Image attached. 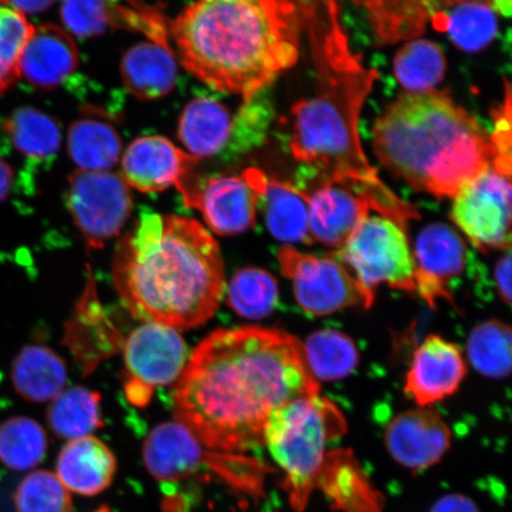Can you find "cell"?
Masks as SVG:
<instances>
[{"instance_id": "6da1fadb", "label": "cell", "mask_w": 512, "mask_h": 512, "mask_svg": "<svg viewBox=\"0 0 512 512\" xmlns=\"http://www.w3.org/2000/svg\"><path fill=\"white\" fill-rule=\"evenodd\" d=\"M319 393L303 344L287 332L220 329L197 345L177 380L176 421L210 451L247 452L264 437L268 416L288 400Z\"/></svg>"}, {"instance_id": "7a4b0ae2", "label": "cell", "mask_w": 512, "mask_h": 512, "mask_svg": "<svg viewBox=\"0 0 512 512\" xmlns=\"http://www.w3.org/2000/svg\"><path fill=\"white\" fill-rule=\"evenodd\" d=\"M115 290L134 318L172 329L203 325L222 302L219 243L189 217L146 213L118 243Z\"/></svg>"}, {"instance_id": "3957f363", "label": "cell", "mask_w": 512, "mask_h": 512, "mask_svg": "<svg viewBox=\"0 0 512 512\" xmlns=\"http://www.w3.org/2000/svg\"><path fill=\"white\" fill-rule=\"evenodd\" d=\"M325 18L316 47L317 93L292 110L293 157L304 164L305 181L350 185L375 208L393 207L399 198L369 163L360 136L362 107L377 73L352 53L338 21L337 0H325Z\"/></svg>"}, {"instance_id": "277c9868", "label": "cell", "mask_w": 512, "mask_h": 512, "mask_svg": "<svg viewBox=\"0 0 512 512\" xmlns=\"http://www.w3.org/2000/svg\"><path fill=\"white\" fill-rule=\"evenodd\" d=\"M169 30L188 72L243 100L299 59L300 21L291 0H196Z\"/></svg>"}, {"instance_id": "5b68a950", "label": "cell", "mask_w": 512, "mask_h": 512, "mask_svg": "<svg viewBox=\"0 0 512 512\" xmlns=\"http://www.w3.org/2000/svg\"><path fill=\"white\" fill-rule=\"evenodd\" d=\"M373 132L384 168L439 200L456 196L496 159L485 128L444 92L399 96Z\"/></svg>"}, {"instance_id": "8992f818", "label": "cell", "mask_w": 512, "mask_h": 512, "mask_svg": "<svg viewBox=\"0 0 512 512\" xmlns=\"http://www.w3.org/2000/svg\"><path fill=\"white\" fill-rule=\"evenodd\" d=\"M347 431L335 403L317 394L298 396L275 408L264 428V443L285 473L293 508L303 511L322 470L326 446Z\"/></svg>"}, {"instance_id": "52a82bcc", "label": "cell", "mask_w": 512, "mask_h": 512, "mask_svg": "<svg viewBox=\"0 0 512 512\" xmlns=\"http://www.w3.org/2000/svg\"><path fill=\"white\" fill-rule=\"evenodd\" d=\"M332 254L371 296L375 297L376 287L382 284L415 293L416 264L406 226L390 217L369 214Z\"/></svg>"}, {"instance_id": "ba28073f", "label": "cell", "mask_w": 512, "mask_h": 512, "mask_svg": "<svg viewBox=\"0 0 512 512\" xmlns=\"http://www.w3.org/2000/svg\"><path fill=\"white\" fill-rule=\"evenodd\" d=\"M281 273L291 280L294 297L311 316H328L348 307L374 303L355 275L334 254L318 256L285 246L278 253Z\"/></svg>"}, {"instance_id": "9c48e42d", "label": "cell", "mask_w": 512, "mask_h": 512, "mask_svg": "<svg viewBox=\"0 0 512 512\" xmlns=\"http://www.w3.org/2000/svg\"><path fill=\"white\" fill-rule=\"evenodd\" d=\"M268 178L259 169L240 175L200 178L191 171L177 185L185 206L200 210L210 230L221 236L248 232L255 226L256 211Z\"/></svg>"}, {"instance_id": "30bf717a", "label": "cell", "mask_w": 512, "mask_h": 512, "mask_svg": "<svg viewBox=\"0 0 512 512\" xmlns=\"http://www.w3.org/2000/svg\"><path fill=\"white\" fill-rule=\"evenodd\" d=\"M125 395L131 405H149L155 389L169 386L182 375L188 362V348L176 329L145 323L126 339Z\"/></svg>"}, {"instance_id": "8fae6325", "label": "cell", "mask_w": 512, "mask_h": 512, "mask_svg": "<svg viewBox=\"0 0 512 512\" xmlns=\"http://www.w3.org/2000/svg\"><path fill=\"white\" fill-rule=\"evenodd\" d=\"M67 206L89 247L98 249L119 235L133 208L130 187L110 171H75L69 177Z\"/></svg>"}, {"instance_id": "7c38bea8", "label": "cell", "mask_w": 512, "mask_h": 512, "mask_svg": "<svg viewBox=\"0 0 512 512\" xmlns=\"http://www.w3.org/2000/svg\"><path fill=\"white\" fill-rule=\"evenodd\" d=\"M510 179L489 168L464 184L453 197L452 220L479 251L510 249Z\"/></svg>"}, {"instance_id": "4fadbf2b", "label": "cell", "mask_w": 512, "mask_h": 512, "mask_svg": "<svg viewBox=\"0 0 512 512\" xmlns=\"http://www.w3.org/2000/svg\"><path fill=\"white\" fill-rule=\"evenodd\" d=\"M215 458L216 452L204 447L178 421L158 425L144 441L146 469L162 484L165 494L203 471L215 472Z\"/></svg>"}, {"instance_id": "5bb4252c", "label": "cell", "mask_w": 512, "mask_h": 512, "mask_svg": "<svg viewBox=\"0 0 512 512\" xmlns=\"http://www.w3.org/2000/svg\"><path fill=\"white\" fill-rule=\"evenodd\" d=\"M61 18L73 35L88 38L98 36L108 28L142 32L152 42L169 44L170 31L163 12L136 0H63Z\"/></svg>"}, {"instance_id": "9a60e30c", "label": "cell", "mask_w": 512, "mask_h": 512, "mask_svg": "<svg viewBox=\"0 0 512 512\" xmlns=\"http://www.w3.org/2000/svg\"><path fill=\"white\" fill-rule=\"evenodd\" d=\"M413 254L415 293L431 306L440 299L451 300L447 285L465 268L467 249L462 235L447 224H430L421 230Z\"/></svg>"}, {"instance_id": "2e32d148", "label": "cell", "mask_w": 512, "mask_h": 512, "mask_svg": "<svg viewBox=\"0 0 512 512\" xmlns=\"http://www.w3.org/2000/svg\"><path fill=\"white\" fill-rule=\"evenodd\" d=\"M200 158L184 152L160 136L142 137L128 146L121 170L128 187L145 194L164 191L177 185L194 171Z\"/></svg>"}, {"instance_id": "e0dca14e", "label": "cell", "mask_w": 512, "mask_h": 512, "mask_svg": "<svg viewBox=\"0 0 512 512\" xmlns=\"http://www.w3.org/2000/svg\"><path fill=\"white\" fill-rule=\"evenodd\" d=\"M466 375V364L456 344L428 336L414 352L405 390L419 407H430L456 393Z\"/></svg>"}, {"instance_id": "ac0fdd59", "label": "cell", "mask_w": 512, "mask_h": 512, "mask_svg": "<svg viewBox=\"0 0 512 512\" xmlns=\"http://www.w3.org/2000/svg\"><path fill=\"white\" fill-rule=\"evenodd\" d=\"M386 445L390 456L408 469L437 464L451 446V431L430 407L401 413L389 422Z\"/></svg>"}, {"instance_id": "d6986e66", "label": "cell", "mask_w": 512, "mask_h": 512, "mask_svg": "<svg viewBox=\"0 0 512 512\" xmlns=\"http://www.w3.org/2000/svg\"><path fill=\"white\" fill-rule=\"evenodd\" d=\"M306 196L312 241L335 251L344 245L371 211L366 196L341 183H318Z\"/></svg>"}, {"instance_id": "ffe728a7", "label": "cell", "mask_w": 512, "mask_h": 512, "mask_svg": "<svg viewBox=\"0 0 512 512\" xmlns=\"http://www.w3.org/2000/svg\"><path fill=\"white\" fill-rule=\"evenodd\" d=\"M78 47L69 32L53 24L34 28L19 62V78L32 86L53 88L78 68Z\"/></svg>"}, {"instance_id": "44dd1931", "label": "cell", "mask_w": 512, "mask_h": 512, "mask_svg": "<svg viewBox=\"0 0 512 512\" xmlns=\"http://www.w3.org/2000/svg\"><path fill=\"white\" fill-rule=\"evenodd\" d=\"M56 470L67 490L82 496H95L112 484L117 459L107 445L89 435L70 440L63 447Z\"/></svg>"}, {"instance_id": "7402d4cb", "label": "cell", "mask_w": 512, "mask_h": 512, "mask_svg": "<svg viewBox=\"0 0 512 512\" xmlns=\"http://www.w3.org/2000/svg\"><path fill=\"white\" fill-rule=\"evenodd\" d=\"M95 288L89 283L75 315L68 323L66 341L85 373H91L96 366L121 347V336L95 296Z\"/></svg>"}, {"instance_id": "603a6c76", "label": "cell", "mask_w": 512, "mask_h": 512, "mask_svg": "<svg viewBox=\"0 0 512 512\" xmlns=\"http://www.w3.org/2000/svg\"><path fill=\"white\" fill-rule=\"evenodd\" d=\"M121 76L128 92L142 100L168 95L175 86L177 64L168 44L146 42L126 51Z\"/></svg>"}, {"instance_id": "cb8c5ba5", "label": "cell", "mask_w": 512, "mask_h": 512, "mask_svg": "<svg viewBox=\"0 0 512 512\" xmlns=\"http://www.w3.org/2000/svg\"><path fill=\"white\" fill-rule=\"evenodd\" d=\"M11 382L25 400L53 401L66 387V363L44 345H27L11 364Z\"/></svg>"}, {"instance_id": "d4e9b609", "label": "cell", "mask_w": 512, "mask_h": 512, "mask_svg": "<svg viewBox=\"0 0 512 512\" xmlns=\"http://www.w3.org/2000/svg\"><path fill=\"white\" fill-rule=\"evenodd\" d=\"M232 124V115L221 102L197 98L185 107L179 119L178 138L189 155L211 157L226 147Z\"/></svg>"}, {"instance_id": "484cf974", "label": "cell", "mask_w": 512, "mask_h": 512, "mask_svg": "<svg viewBox=\"0 0 512 512\" xmlns=\"http://www.w3.org/2000/svg\"><path fill=\"white\" fill-rule=\"evenodd\" d=\"M366 16L377 46H388L424 34L432 21L422 0H354Z\"/></svg>"}, {"instance_id": "4316f807", "label": "cell", "mask_w": 512, "mask_h": 512, "mask_svg": "<svg viewBox=\"0 0 512 512\" xmlns=\"http://www.w3.org/2000/svg\"><path fill=\"white\" fill-rule=\"evenodd\" d=\"M260 206L265 222L275 239L292 243H311L309 201L304 191L292 184L268 179Z\"/></svg>"}, {"instance_id": "83f0119b", "label": "cell", "mask_w": 512, "mask_h": 512, "mask_svg": "<svg viewBox=\"0 0 512 512\" xmlns=\"http://www.w3.org/2000/svg\"><path fill=\"white\" fill-rule=\"evenodd\" d=\"M68 151L79 170L108 171L118 163L123 142L112 124L87 117L70 127Z\"/></svg>"}, {"instance_id": "f1b7e54d", "label": "cell", "mask_w": 512, "mask_h": 512, "mask_svg": "<svg viewBox=\"0 0 512 512\" xmlns=\"http://www.w3.org/2000/svg\"><path fill=\"white\" fill-rule=\"evenodd\" d=\"M48 425L57 437L80 439L89 437L105 426L100 395L93 390L74 387L63 390L51 401Z\"/></svg>"}, {"instance_id": "f546056e", "label": "cell", "mask_w": 512, "mask_h": 512, "mask_svg": "<svg viewBox=\"0 0 512 512\" xmlns=\"http://www.w3.org/2000/svg\"><path fill=\"white\" fill-rule=\"evenodd\" d=\"M4 128L11 143L32 162H46L60 149L59 121L35 108H18L5 121Z\"/></svg>"}, {"instance_id": "4dcf8cb0", "label": "cell", "mask_w": 512, "mask_h": 512, "mask_svg": "<svg viewBox=\"0 0 512 512\" xmlns=\"http://www.w3.org/2000/svg\"><path fill=\"white\" fill-rule=\"evenodd\" d=\"M304 357L317 381L345 379L360 363L354 341L337 330L315 332L303 344Z\"/></svg>"}, {"instance_id": "1f68e13d", "label": "cell", "mask_w": 512, "mask_h": 512, "mask_svg": "<svg viewBox=\"0 0 512 512\" xmlns=\"http://www.w3.org/2000/svg\"><path fill=\"white\" fill-rule=\"evenodd\" d=\"M394 72L396 79L407 93L432 92L445 76L444 50L438 43L424 40V38L411 41L396 54Z\"/></svg>"}, {"instance_id": "d6a6232c", "label": "cell", "mask_w": 512, "mask_h": 512, "mask_svg": "<svg viewBox=\"0 0 512 512\" xmlns=\"http://www.w3.org/2000/svg\"><path fill=\"white\" fill-rule=\"evenodd\" d=\"M432 22L438 29L446 30L458 48L471 53L488 47L498 31L496 14L484 3L453 6Z\"/></svg>"}, {"instance_id": "836d02e7", "label": "cell", "mask_w": 512, "mask_h": 512, "mask_svg": "<svg viewBox=\"0 0 512 512\" xmlns=\"http://www.w3.org/2000/svg\"><path fill=\"white\" fill-rule=\"evenodd\" d=\"M48 438L44 428L27 416L0 424V463L14 471H29L46 458Z\"/></svg>"}, {"instance_id": "e575fe53", "label": "cell", "mask_w": 512, "mask_h": 512, "mask_svg": "<svg viewBox=\"0 0 512 512\" xmlns=\"http://www.w3.org/2000/svg\"><path fill=\"white\" fill-rule=\"evenodd\" d=\"M278 281L270 272L247 267L236 272L228 287V304L236 315L262 319L278 304Z\"/></svg>"}, {"instance_id": "d590c367", "label": "cell", "mask_w": 512, "mask_h": 512, "mask_svg": "<svg viewBox=\"0 0 512 512\" xmlns=\"http://www.w3.org/2000/svg\"><path fill=\"white\" fill-rule=\"evenodd\" d=\"M472 366L489 379L501 380L511 370V330L507 324L489 320L476 326L467 342Z\"/></svg>"}, {"instance_id": "8d00e7d4", "label": "cell", "mask_w": 512, "mask_h": 512, "mask_svg": "<svg viewBox=\"0 0 512 512\" xmlns=\"http://www.w3.org/2000/svg\"><path fill=\"white\" fill-rule=\"evenodd\" d=\"M265 92L266 89L245 100L233 120L228 143L224 147L229 152L227 158L239 157L264 142L274 117L271 101Z\"/></svg>"}, {"instance_id": "74e56055", "label": "cell", "mask_w": 512, "mask_h": 512, "mask_svg": "<svg viewBox=\"0 0 512 512\" xmlns=\"http://www.w3.org/2000/svg\"><path fill=\"white\" fill-rule=\"evenodd\" d=\"M17 512H72L69 491L49 471H35L23 478L15 492Z\"/></svg>"}, {"instance_id": "f35d334b", "label": "cell", "mask_w": 512, "mask_h": 512, "mask_svg": "<svg viewBox=\"0 0 512 512\" xmlns=\"http://www.w3.org/2000/svg\"><path fill=\"white\" fill-rule=\"evenodd\" d=\"M34 28L22 12L0 4V94L19 78V62Z\"/></svg>"}, {"instance_id": "ab89813d", "label": "cell", "mask_w": 512, "mask_h": 512, "mask_svg": "<svg viewBox=\"0 0 512 512\" xmlns=\"http://www.w3.org/2000/svg\"><path fill=\"white\" fill-rule=\"evenodd\" d=\"M494 121V133L490 138L495 147L496 159L491 168L511 178V91L508 81H505V99L495 110Z\"/></svg>"}, {"instance_id": "60d3db41", "label": "cell", "mask_w": 512, "mask_h": 512, "mask_svg": "<svg viewBox=\"0 0 512 512\" xmlns=\"http://www.w3.org/2000/svg\"><path fill=\"white\" fill-rule=\"evenodd\" d=\"M430 512H480L476 503L469 497L460 494L445 496L437 503Z\"/></svg>"}, {"instance_id": "b9f144b4", "label": "cell", "mask_w": 512, "mask_h": 512, "mask_svg": "<svg viewBox=\"0 0 512 512\" xmlns=\"http://www.w3.org/2000/svg\"><path fill=\"white\" fill-rule=\"evenodd\" d=\"M495 279L498 293L501 294L505 303L511 302V254L510 249L495 268Z\"/></svg>"}, {"instance_id": "7bdbcfd3", "label": "cell", "mask_w": 512, "mask_h": 512, "mask_svg": "<svg viewBox=\"0 0 512 512\" xmlns=\"http://www.w3.org/2000/svg\"><path fill=\"white\" fill-rule=\"evenodd\" d=\"M55 3L56 0H3L4 5L10 6L24 15L46 11Z\"/></svg>"}, {"instance_id": "ee69618b", "label": "cell", "mask_w": 512, "mask_h": 512, "mask_svg": "<svg viewBox=\"0 0 512 512\" xmlns=\"http://www.w3.org/2000/svg\"><path fill=\"white\" fill-rule=\"evenodd\" d=\"M12 181H14V174H12L11 166L0 158V202L9 196Z\"/></svg>"}, {"instance_id": "f6af8a7d", "label": "cell", "mask_w": 512, "mask_h": 512, "mask_svg": "<svg viewBox=\"0 0 512 512\" xmlns=\"http://www.w3.org/2000/svg\"><path fill=\"white\" fill-rule=\"evenodd\" d=\"M492 2H494V0H439L441 9H443L444 12L453 8V6L463 3H484L491 6Z\"/></svg>"}, {"instance_id": "bcb514c9", "label": "cell", "mask_w": 512, "mask_h": 512, "mask_svg": "<svg viewBox=\"0 0 512 512\" xmlns=\"http://www.w3.org/2000/svg\"><path fill=\"white\" fill-rule=\"evenodd\" d=\"M95 512H112V511L108 507H101L100 509L96 510Z\"/></svg>"}, {"instance_id": "7dc6e473", "label": "cell", "mask_w": 512, "mask_h": 512, "mask_svg": "<svg viewBox=\"0 0 512 512\" xmlns=\"http://www.w3.org/2000/svg\"><path fill=\"white\" fill-rule=\"evenodd\" d=\"M0 4H3V0H0Z\"/></svg>"}]
</instances>
